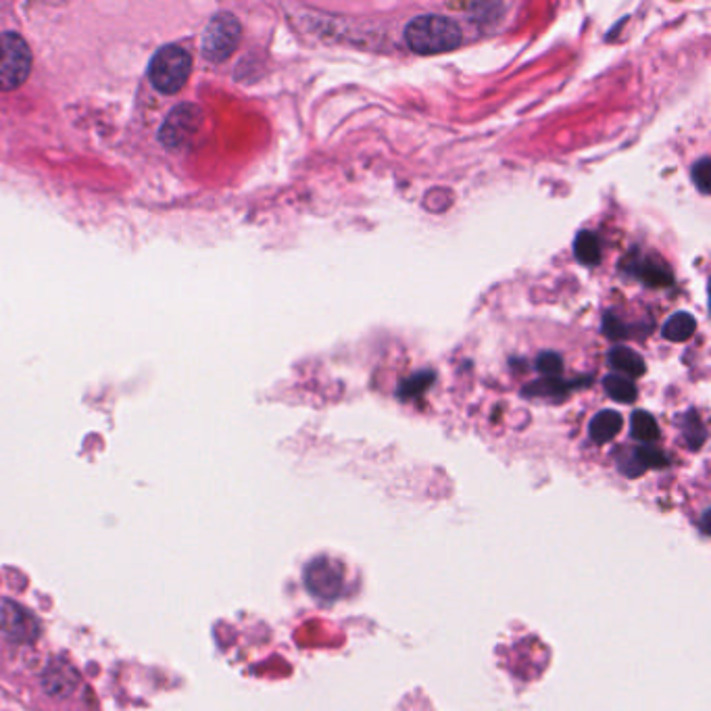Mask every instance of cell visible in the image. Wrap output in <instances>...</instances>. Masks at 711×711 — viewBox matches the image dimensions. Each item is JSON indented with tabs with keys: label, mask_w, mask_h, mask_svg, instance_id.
<instances>
[{
	"label": "cell",
	"mask_w": 711,
	"mask_h": 711,
	"mask_svg": "<svg viewBox=\"0 0 711 711\" xmlns=\"http://www.w3.org/2000/svg\"><path fill=\"white\" fill-rule=\"evenodd\" d=\"M405 44L418 55H443L461 44V28L445 15H420L405 26Z\"/></svg>",
	"instance_id": "1"
},
{
	"label": "cell",
	"mask_w": 711,
	"mask_h": 711,
	"mask_svg": "<svg viewBox=\"0 0 711 711\" xmlns=\"http://www.w3.org/2000/svg\"><path fill=\"white\" fill-rule=\"evenodd\" d=\"M192 71V57L180 44L163 46L151 61L149 78L161 94H176L184 88Z\"/></svg>",
	"instance_id": "2"
},
{
	"label": "cell",
	"mask_w": 711,
	"mask_h": 711,
	"mask_svg": "<svg viewBox=\"0 0 711 711\" xmlns=\"http://www.w3.org/2000/svg\"><path fill=\"white\" fill-rule=\"evenodd\" d=\"M32 71L28 42L15 32L0 34V92L19 88Z\"/></svg>",
	"instance_id": "3"
},
{
	"label": "cell",
	"mask_w": 711,
	"mask_h": 711,
	"mask_svg": "<svg viewBox=\"0 0 711 711\" xmlns=\"http://www.w3.org/2000/svg\"><path fill=\"white\" fill-rule=\"evenodd\" d=\"M240 21L232 13H217L203 34V55L211 63H224L240 44Z\"/></svg>",
	"instance_id": "4"
},
{
	"label": "cell",
	"mask_w": 711,
	"mask_h": 711,
	"mask_svg": "<svg viewBox=\"0 0 711 711\" xmlns=\"http://www.w3.org/2000/svg\"><path fill=\"white\" fill-rule=\"evenodd\" d=\"M203 124V111L196 105H180L167 115L163 121L159 138L163 146L171 151H180L192 142V138L199 134Z\"/></svg>",
	"instance_id": "5"
},
{
	"label": "cell",
	"mask_w": 711,
	"mask_h": 711,
	"mask_svg": "<svg viewBox=\"0 0 711 711\" xmlns=\"http://www.w3.org/2000/svg\"><path fill=\"white\" fill-rule=\"evenodd\" d=\"M0 632H3L9 641L30 645L38 639V620L30 614L26 607H21L15 601L0 603Z\"/></svg>",
	"instance_id": "6"
},
{
	"label": "cell",
	"mask_w": 711,
	"mask_h": 711,
	"mask_svg": "<svg viewBox=\"0 0 711 711\" xmlns=\"http://www.w3.org/2000/svg\"><path fill=\"white\" fill-rule=\"evenodd\" d=\"M305 584L309 593L320 599H336L342 591V568L340 563L328 557L311 561L305 568Z\"/></svg>",
	"instance_id": "7"
},
{
	"label": "cell",
	"mask_w": 711,
	"mask_h": 711,
	"mask_svg": "<svg viewBox=\"0 0 711 711\" xmlns=\"http://www.w3.org/2000/svg\"><path fill=\"white\" fill-rule=\"evenodd\" d=\"M78 680L80 678L76 670L67 664H61V661H55V664L48 666L44 674V689L53 697H67L76 689Z\"/></svg>",
	"instance_id": "8"
},
{
	"label": "cell",
	"mask_w": 711,
	"mask_h": 711,
	"mask_svg": "<svg viewBox=\"0 0 711 711\" xmlns=\"http://www.w3.org/2000/svg\"><path fill=\"white\" fill-rule=\"evenodd\" d=\"M622 426H624V420H622V415L618 411L603 409L591 420V426H588V434H591V438L595 440L597 445H605V443H609V440H614L620 434Z\"/></svg>",
	"instance_id": "9"
},
{
	"label": "cell",
	"mask_w": 711,
	"mask_h": 711,
	"mask_svg": "<svg viewBox=\"0 0 711 711\" xmlns=\"http://www.w3.org/2000/svg\"><path fill=\"white\" fill-rule=\"evenodd\" d=\"M609 365L614 367L616 372H620L624 378L632 380V378H641L647 370V365H645V359L632 351V349H626V347H616V349H611L609 357H607Z\"/></svg>",
	"instance_id": "10"
},
{
	"label": "cell",
	"mask_w": 711,
	"mask_h": 711,
	"mask_svg": "<svg viewBox=\"0 0 711 711\" xmlns=\"http://www.w3.org/2000/svg\"><path fill=\"white\" fill-rule=\"evenodd\" d=\"M632 272L636 278H641L649 286H670L672 282V272L659 261L653 259H641L636 265H632Z\"/></svg>",
	"instance_id": "11"
},
{
	"label": "cell",
	"mask_w": 711,
	"mask_h": 711,
	"mask_svg": "<svg viewBox=\"0 0 711 711\" xmlns=\"http://www.w3.org/2000/svg\"><path fill=\"white\" fill-rule=\"evenodd\" d=\"M697 330V322H695V317L691 313H686V311H680V313H674L672 317H668V322L664 324V336L670 340V342H684V340H689Z\"/></svg>",
	"instance_id": "12"
},
{
	"label": "cell",
	"mask_w": 711,
	"mask_h": 711,
	"mask_svg": "<svg viewBox=\"0 0 711 711\" xmlns=\"http://www.w3.org/2000/svg\"><path fill=\"white\" fill-rule=\"evenodd\" d=\"M576 259L584 265H599L601 263V242L593 232H580L574 240Z\"/></svg>",
	"instance_id": "13"
},
{
	"label": "cell",
	"mask_w": 711,
	"mask_h": 711,
	"mask_svg": "<svg viewBox=\"0 0 711 711\" xmlns=\"http://www.w3.org/2000/svg\"><path fill=\"white\" fill-rule=\"evenodd\" d=\"M666 463V457L661 455L657 449H649V447H641V449H636L628 461V465H624V472L630 474V476H636V474H641L643 470H649V468H659V465H664Z\"/></svg>",
	"instance_id": "14"
},
{
	"label": "cell",
	"mask_w": 711,
	"mask_h": 711,
	"mask_svg": "<svg viewBox=\"0 0 711 711\" xmlns=\"http://www.w3.org/2000/svg\"><path fill=\"white\" fill-rule=\"evenodd\" d=\"M603 388H605V392L611 399L618 401V403H624V405L626 403H634L636 395H639V392H636V386L632 384V380H628V378H624L620 374L605 376L603 378Z\"/></svg>",
	"instance_id": "15"
},
{
	"label": "cell",
	"mask_w": 711,
	"mask_h": 711,
	"mask_svg": "<svg viewBox=\"0 0 711 711\" xmlns=\"http://www.w3.org/2000/svg\"><path fill=\"white\" fill-rule=\"evenodd\" d=\"M630 428H632V436L636 440H641V443H655L659 438V426L653 415L647 411H634Z\"/></svg>",
	"instance_id": "16"
},
{
	"label": "cell",
	"mask_w": 711,
	"mask_h": 711,
	"mask_svg": "<svg viewBox=\"0 0 711 711\" xmlns=\"http://www.w3.org/2000/svg\"><path fill=\"white\" fill-rule=\"evenodd\" d=\"M682 426V432H684V438H686V443H689L691 449H699L703 445V440H705V428L699 420V415L697 411H689L682 418L680 422Z\"/></svg>",
	"instance_id": "17"
},
{
	"label": "cell",
	"mask_w": 711,
	"mask_h": 711,
	"mask_svg": "<svg viewBox=\"0 0 711 711\" xmlns=\"http://www.w3.org/2000/svg\"><path fill=\"white\" fill-rule=\"evenodd\" d=\"M434 380V374L432 372H420V374H415L413 378L405 380L401 390H399V395L401 397H415V395H422V392L426 388H430V382Z\"/></svg>",
	"instance_id": "18"
},
{
	"label": "cell",
	"mask_w": 711,
	"mask_h": 711,
	"mask_svg": "<svg viewBox=\"0 0 711 711\" xmlns=\"http://www.w3.org/2000/svg\"><path fill=\"white\" fill-rule=\"evenodd\" d=\"M536 367H538V372L549 376V378H557L563 370V361L557 353H543L541 357L536 359Z\"/></svg>",
	"instance_id": "19"
},
{
	"label": "cell",
	"mask_w": 711,
	"mask_h": 711,
	"mask_svg": "<svg viewBox=\"0 0 711 711\" xmlns=\"http://www.w3.org/2000/svg\"><path fill=\"white\" fill-rule=\"evenodd\" d=\"M693 182L701 194H709V157H701L693 165Z\"/></svg>",
	"instance_id": "20"
}]
</instances>
